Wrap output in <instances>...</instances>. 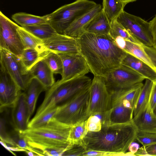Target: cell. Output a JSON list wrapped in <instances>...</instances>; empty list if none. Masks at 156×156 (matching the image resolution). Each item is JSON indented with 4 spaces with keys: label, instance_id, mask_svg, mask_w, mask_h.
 <instances>
[{
    "label": "cell",
    "instance_id": "obj_1",
    "mask_svg": "<svg viewBox=\"0 0 156 156\" xmlns=\"http://www.w3.org/2000/svg\"><path fill=\"white\" fill-rule=\"evenodd\" d=\"M76 39L80 53L94 76L105 78L121 65L127 54L110 34L99 35L85 32Z\"/></svg>",
    "mask_w": 156,
    "mask_h": 156
},
{
    "label": "cell",
    "instance_id": "obj_2",
    "mask_svg": "<svg viewBox=\"0 0 156 156\" xmlns=\"http://www.w3.org/2000/svg\"><path fill=\"white\" fill-rule=\"evenodd\" d=\"M138 132L132 120L122 124H105L99 131H88L82 143L87 150L126 153L136 141Z\"/></svg>",
    "mask_w": 156,
    "mask_h": 156
},
{
    "label": "cell",
    "instance_id": "obj_3",
    "mask_svg": "<svg viewBox=\"0 0 156 156\" xmlns=\"http://www.w3.org/2000/svg\"><path fill=\"white\" fill-rule=\"evenodd\" d=\"M72 126L61 122L54 117L42 126L28 128L18 132L31 147L40 155L47 149H55L64 152L71 145L69 136Z\"/></svg>",
    "mask_w": 156,
    "mask_h": 156
},
{
    "label": "cell",
    "instance_id": "obj_4",
    "mask_svg": "<svg viewBox=\"0 0 156 156\" xmlns=\"http://www.w3.org/2000/svg\"><path fill=\"white\" fill-rule=\"evenodd\" d=\"M91 81L86 75L64 81L58 80L47 90L43 101L34 116L65 103L89 87Z\"/></svg>",
    "mask_w": 156,
    "mask_h": 156
},
{
    "label": "cell",
    "instance_id": "obj_5",
    "mask_svg": "<svg viewBox=\"0 0 156 156\" xmlns=\"http://www.w3.org/2000/svg\"><path fill=\"white\" fill-rule=\"evenodd\" d=\"M89 0H76L44 16L47 22L57 33L64 34L65 30L75 20L97 5Z\"/></svg>",
    "mask_w": 156,
    "mask_h": 156
},
{
    "label": "cell",
    "instance_id": "obj_6",
    "mask_svg": "<svg viewBox=\"0 0 156 156\" xmlns=\"http://www.w3.org/2000/svg\"><path fill=\"white\" fill-rule=\"evenodd\" d=\"M90 86L58 105L54 117L61 122L72 126L87 120L88 118L87 111Z\"/></svg>",
    "mask_w": 156,
    "mask_h": 156
},
{
    "label": "cell",
    "instance_id": "obj_7",
    "mask_svg": "<svg viewBox=\"0 0 156 156\" xmlns=\"http://www.w3.org/2000/svg\"><path fill=\"white\" fill-rule=\"evenodd\" d=\"M112 107L111 95L108 91L105 78L94 76L90 86L87 115L107 112Z\"/></svg>",
    "mask_w": 156,
    "mask_h": 156
},
{
    "label": "cell",
    "instance_id": "obj_8",
    "mask_svg": "<svg viewBox=\"0 0 156 156\" xmlns=\"http://www.w3.org/2000/svg\"><path fill=\"white\" fill-rule=\"evenodd\" d=\"M146 79L136 71L122 64L105 78L107 87L110 94L142 83Z\"/></svg>",
    "mask_w": 156,
    "mask_h": 156
},
{
    "label": "cell",
    "instance_id": "obj_9",
    "mask_svg": "<svg viewBox=\"0 0 156 156\" xmlns=\"http://www.w3.org/2000/svg\"><path fill=\"white\" fill-rule=\"evenodd\" d=\"M19 25L0 12V48L20 58L24 48L17 31Z\"/></svg>",
    "mask_w": 156,
    "mask_h": 156
},
{
    "label": "cell",
    "instance_id": "obj_10",
    "mask_svg": "<svg viewBox=\"0 0 156 156\" xmlns=\"http://www.w3.org/2000/svg\"><path fill=\"white\" fill-rule=\"evenodd\" d=\"M116 20L143 44L153 46L149 22L124 10L119 15Z\"/></svg>",
    "mask_w": 156,
    "mask_h": 156
},
{
    "label": "cell",
    "instance_id": "obj_11",
    "mask_svg": "<svg viewBox=\"0 0 156 156\" xmlns=\"http://www.w3.org/2000/svg\"><path fill=\"white\" fill-rule=\"evenodd\" d=\"M0 69L7 73L21 90H26L32 78L24 74L19 58L8 51L0 48Z\"/></svg>",
    "mask_w": 156,
    "mask_h": 156
},
{
    "label": "cell",
    "instance_id": "obj_12",
    "mask_svg": "<svg viewBox=\"0 0 156 156\" xmlns=\"http://www.w3.org/2000/svg\"><path fill=\"white\" fill-rule=\"evenodd\" d=\"M58 54L60 57L62 63V73L60 80L61 81H64L85 75L90 72L86 60L80 53Z\"/></svg>",
    "mask_w": 156,
    "mask_h": 156
},
{
    "label": "cell",
    "instance_id": "obj_13",
    "mask_svg": "<svg viewBox=\"0 0 156 156\" xmlns=\"http://www.w3.org/2000/svg\"><path fill=\"white\" fill-rule=\"evenodd\" d=\"M21 90L5 71L0 69V111L6 108H12L17 101Z\"/></svg>",
    "mask_w": 156,
    "mask_h": 156
},
{
    "label": "cell",
    "instance_id": "obj_14",
    "mask_svg": "<svg viewBox=\"0 0 156 156\" xmlns=\"http://www.w3.org/2000/svg\"><path fill=\"white\" fill-rule=\"evenodd\" d=\"M43 41L48 50L58 53L71 54L80 53L79 45L76 38L57 33Z\"/></svg>",
    "mask_w": 156,
    "mask_h": 156
},
{
    "label": "cell",
    "instance_id": "obj_15",
    "mask_svg": "<svg viewBox=\"0 0 156 156\" xmlns=\"http://www.w3.org/2000/svg\"><path fill=\"white\" fill-rule=\"evenodd\" d=\"M12 108V120L15 131L20 132L27 129L29 122L26 95L24 92H21Z\"/></svg>",
    "mask_w": 156,
    "mask_h": 156
},
{
    "label": "cell",
    "instance_id": "obj_16",
    "mask_svg": "<svg viewBox=\"0 0 156 156\" xmlns=\"http://www.w3.org/2000/svg\"><path fill=\"white\" fill-rule=\"evenodd\" d=\"M143 84L138 83L111 93L112 107L122 104L133 110Z\"/></svg>",
    "mask_w": 156,
    "mask_h": 156
},
{
    "label": "cell",
    "instance_id": "obj_17",
    "mask_svg": "<svg viewBox=\"0 0 156 156\" xmlns=\"http://www.w3.org/2000/svg\"><path fill=\"white\" fill-rule=\"evenodd\" d=\"M102 6L100 4L84 14L75 20L65 30L64 34L77 38L86 31L88 26L101 11Z\"/></svg>",
    "mask_w": 156,
    "mask_h": 156
},
{
    "label": "cell",
    "instance_id": "obj_18",
    "mask_svg": "<svg viewBox=\"0 0 156 156\" xmlns=\"http://www.w3.org/2000/svg\"><path fill=\"white\" fill-rule=\"evenodd\" d=\"M132 121L138 131L156 133V116L153 112L150 101L146 108L133 117Z\"/></svg>",
    "mask_w": 156,
    "mask_h": 156
},
{
    "label": "cell",
    "instance_id": "obj_19",
    "mask_svg": "<svg viewBox=\"0 0 156 156\" xmlns=\"http://www.w3.org/2000/svg\"><path fill=\"white\" fill-rule=\"evenodd\" d=\"M47 89L36 78H32L30 80L27 89L24 91L26 95L29 122L35 110L38 96L41 93Z\"/></svg>",
    "mask_w": 156,
    "mask_h": 156
},
{
    "label": "cell",
    "instance_id": "obj_20",
    "mask_svg": "<svg viewBox=\"0 0 156 156\" xmlns=\"http://www.w3.org/2000/svg\"><path fill=\"white\" fill-rule=\"evenodd\" d=\"M29 73L32 78H36L48 89L55 82L54 73L42 59L38 62Z\"/></svg>",
    "mask_w": 156,
    "mask_h": 156
},
{
    "label": "cell",
    "instance_id": "obj_21",
    "mask_svg": "<svg viewBox=\"0 0 156 156\" xmlns=\"http://www.w3.org/2000/svg\"><path fill=\"white\" fill-rule=\"evenodd\" d=\"M122 64L129 67L153 81L156 80V72L150 66L141 60L127 53Z\"/></svg>",
    "mask_w": 156,
    "mask_h": 156
},
{
    "label": "cell",
    "instance_id": "obj_22",
    "mask_svg": "<svg viewBox=\"0 0 156 156\" xmlns=\"http://www.w3.org/2000/svg\"><path fill=\"white\" fill-rule=\"evenodd\" d=\"M133 109L122 104L112 107L108 111V124H122L131 121L133 118Z\"/></svg>",
    "mask_w": 156,
    "mask_h": 156
},
{
    "label": "cell",
    "instance_id": "obj_23",
    "mask_svg": "<svg viewBox=\"0 0 156 156\" xmlns=\"http://www.w3.org/2000/svg\"><path fill=\"white\" fill-rule=\"evenodd\" d=\"M17 31L24 49H34L44 55L48 50L42 40L37 37L23 27L18 26Z\"/></svg>",
    "mask_w": 156,
    "mask_h": 156
},
{
    "label": "cell",
    "instance_id": "obj_24",
    "mask_svg": "<svg viewBox=\"0 0 156 156\" xmlns=\"http://www.w3.org/2000/svg\"><path fill=\"white\" fill-rule=\"evenodd\" d=\"M111 23L102 10L89 24L86 31L99 35L109 34Z\"/></svg>",
    "mask_w": 156,
    "mask_h": 156
},
{
    "label": "cell",
    "instance_id": "obj_25",
    "mask_svg": "<svg viewBox=\"0 0 156 156\" xmlns=\"http://www.w3.org/2000/svg\"><path fill=\"white\" fill-rule=\"evenodd\" d=\"M153 83V81L149 79H145L133 109V117L140 114L147 105L150 101Z\"/></svg>",
    "mask_w": 156,
    "mask_h": 156
},
{
    "label": "cell",
    "instance_id": "obj_26",
    "mask_svg": "<svg viewBox=\"0 0 156 156\" xmlns=\"http://www.w3.org/2000/svg\"><path fill=\"white\" fill-rule=\"evenodd\" d=\"M43 55L35 49H24L19 58L24 74H28L32 67L42 59Z\"/></svg>",
    "mask_w": 156,
    "mask_h": 156
},
{
    "label": "cell",
    "instance_id": "obj_27",
    "mask_svg": "<svg viewBox=\"0 0 156 156\" xmlns=\"http://www.w3.org/2000/svg\"><path fill=\"white\" fill-rule=\"evenodd\" d=\"M142 44L126 40V45L123 50L127 53L145 63L156 72V68L154 65Z\"/></svg>",
    "mask_w": 156,
    "mask_h": 156
},
{
    "label": "cell",
    "instance_id": "obj_28",
    "mask_svg": "<svg viewBox=\"0 0 156 156\" xmlns=\"http://www.w3.org/2000/svg\"><path fill=\"white\" fill-rule=\"evenodd\" d=\"M126 5L120 0H103L102 10L111 23L124 10Z\"/></svg>",
    "mask_w": 156,
    "mask_h": 156
},
{
    "label": "cell",
    "instance_id": "obj_29",
    "mask_svg": "<svg viewBox=\"0 0 156 156\" xmlns=\"http://www.w3.org/2000/svg\"><path fill=\"white\" fill-rule=\"evenodd\" d=\"M12 18L23 27L48 23L44 16H39L23 12L12 15Z\"/></svg>",
    "mask_w": 156,
    "mask_h": 156
},
{
    "label": "cell",
    "instance_id": "obj_30",
    "mask_svg": "<svg viewBox=\"0 0 156 156\" xmlns=\"http://www.w3.org/2000/svg\"><path fill=\"white\" fill-rule=\"evenodd\" d=\"M23 27L42 40L49 38L58 33L48 23L28 26Z\"/></svg>",
    "mask_w": 156,
    "mask_h": 156
},
{
    "label": "cell",
    "instance_id": "obj_31",
    "mask_svg": "<svg viewBox=\"0 0 156 156\" xmlns=\"http://www.w3.org/2000/svg\"><path fill=\"white\" fill-rule=\"evenodd\" d=\"M111 26L109 34L114 39L118 37H121L126 41L138 44H143L118 22L116 19L111 23Z\"/></svg>",
    "mask_w": 156,
    "mask_h": 156
},
{
    "label": "cell",
    "instance_id": "obj_32",
    "mask_svg": "<svg viewBox=\"0 0 156 156\" xmlns=\"http://www.w3.org/2000/svg\"><path fill=\"white\" fill-rule=\"evenodd\" d=\"M54 74L62 75L63 66L62 59L58 54L48 50L44 55L42 59Z\"/></svg>",
    "mask_w": 156,
    "mask_h": 156
},
{
    "label": "cell",
    "instance_id": "obj_33",
    "mask_svg": "<svg viewBox=\"0 0 156 156\" xmlns=\"http://www.w3.org/2000/svg\"><path fill=\"white\" fill-rule=\"evenodd\" d=\"M88 132L86 120L78 122L72 126L69 136L70 143L71 144L82 143Z\"/></svg>",
    "mask_w": 156,
    "mask_h": 156
},
{
    "label": "cell",
    "instance_id": "obj_34",
    "mask_svg": "<svg viewBox=\"0 0 156 156\" xmlns=\"http://www.w3.org/2000/svg\"><path fill=\"white\" fill-rule=\"evenodd\" d=\"M58 106L47 110L37 116H34L28 122V128L38 127L46 124L55 116L57 111Z\"/></svg>",
    "mask_w": 156,
    "mask_h": 156
},
{
    "label": "cell",
    "instance_id": "obj_35",
    "mask_svg": "<svg viewBox=\"0 0 156 156\" xmlns=\"http://www.w3.org/2000/svg\"><path fill=\"white\" fill-rule=\"evenodd\" d=\"M136 141L146 147L156 143V133L138 131Z\"/></svg>",
    "mask_w": 156,
    "mask_h": 156
},
{
    "label": "cell",
    "instance_id": "obj_36",
    "mask_svg": "<svg viewBox=\"0 0 156 156\" xmlns=\"http://www.w3.org/2000/svg\"><path fill=\"white\" fill-rule=\"evenodd\" d=\"M134 156L130 152L119 153L100 151L92 150H87L83 154L82 156Z\"/></svg>",
    "mask_w": 156,
    "mask_h": 156
},
{
    "label": "cell",
    "instance_id": "obj_37",
    "mask_svg": "<svg viewBox=\"0 0 156 156\" xmlns=\"http://www.w3.org/2000/svg\"><path fill=\"white\" fill-rule=\"evenodd\" d=\"M86 125L88 131L97 132L102 127L101 119L97 115L90 116L86 120Z\"/></svg>",
    "mask_w": 156,
    "mask_h": 156
},
{
    "label": "cell",
    "instance_id": "obj_38",
    "mask_svg": "<svg viewBox=\"0 0 156 156\" xmlns=\"http://www.w3.org/2000/svg\"><path fill=\"white\" fill-rule=\"evenodd\" d=\"M86 150L82 143L72 144L62 156H82Z\"/></svg>",
    "mask_w": 156,
    "mask_h": 156
},
{
    "label": "cell",
    "instance_id": "obj_39",
    "mask_svg": "<svg viewBox=\"0 0 156 156\" xmlns=\"http://www.w3.org/2000/svg\"><path fill=\"white\" fill-rule=\"evenodd\" d=\"M0 141L7 145L17 146L11 136L8 134L6 132L5 121L4 119L0 118Z\"/></svg>",
    "mask_w": 156,
    "mask_h": 156
},
{
    "label": "cell",
    "instance_id": "obj_40",
    "mask_svg": "<svg viewBox=\"0 0 156 156\" xmlns=\"http://www.w3.org/2000/svg\"><path fill=\"white\" fill-rule=\"evenodd\" d=\"M16 131V133H15L14 135L11 136L16 146L26 150L33 151L36 153L38 156H39V154L29 146L25 139L20 135L19 133Z\"/></svg>",
    "mask_w": 156,
    "mask_h": 156
},
{
    "label": "cell",
    "instance_id": "obj_41",
    "mask_svg": "<svg viewBox=\"0 0 156 156\" xmlns=\"http://www.w3.org/2000/svg\"><path fill=\"white\" fill-rule=\"evenodd\" d=\"M135 156H156V143L140 148Z\"/></svg>",
    "mask_w": 156,
    "mask_h": 156
},
{
    "label": "cell",
    "instance_id": "obj_42",
    "mask_svg": "<svg viewBox=\"0 0 156 156\" xmlns=\"http://www.w3.org/2000/svg\"><path fill=\"white\" fill-rule=\"evenodd\" d=\"M142 45L154 65L156 68V49L153 47L147 46L143 44Z\"/></svg>",
    "mask_w": 156,
    "mask_h": 156
},
{
    "label": "cell",
    "instance_id": "obj_43",
    "mask_svg": "<svg viewBox=\"0 0 156 156\" xmlns=\"http://www.w3.org/2000/svg\"><path fill=\"white\" fill-rule=\"evenodd\" d=\"M149 23L150 30L152 38V47L156 49V14L149 22Z\"/></svg>",
    "mask_w": 156,
    "mask_h": 156
},
{
    "label": "cell",
    "instance_id": "obj_44",
    "mask_svg": "<svg viewBox=\"0 0 156 156\" xmlns=\"http://www.w3.org/2000/svg\"><path fill=\"white\" fill-rule=\"evenodd\" d=\"M150 103L152 109L156 105V80L154 81L150 97Z\"/></svg>",
    "mask_w": 156,
    "mask_h": 156
},
{
    "label": "cell",
    "instance_id": "obj_45",
    "mask_svg": "<svg viewBox=\"0 0 156 156\" xmlns=\"http://www.w3.org/2000/svg\"><path fill=\"white\" fill-rule=\"evenodd\" d=\"M114 40L117 45L123 50L126 45V40L121 37H118Z\"/></svg>",
    "mask_w": 156,
    "mask_h": 156
},
{
    "label": "cell",
    "instance_id": "obj_46",
    "mask_svg": "<svg viewBox=\"0 0 156 156\" xmlns=\"http://www.w3.org/2000/svg\"><path fill=\"white\" fill-rule=\"evenodd\" d=\"M139 148V144L133 142L130 144L128 149L129 152H130L135 156V154L138 151Z\"/></svg>",
    "mask_w": 156,
    "mask_h": 156
},
{
    "label": "cell",
    "instance_id": "obj_47",
    "mask_svg": "<svg viewBox=\"0 0 156 156\" xmlns=\"http://www.w3.org/2000/svg\"><path fill=\"white\" fill-rule=\"evenodd\" d=\"M25 152L28 156H38V155L36 153H35V152H34L33 151H31L26 150L25 151Z\"/></svg>",
    "mask_w": 156,
    "mask_h": 156
},
{
    "label": "cell",
    "instance_id": "obj_48",
    "mask_svg": "<svg viewBox=\"0 0 156 156\" xmlns=\"http://www.w3.org/2000/svg\"><path fill=\"white\" fill-rule=\"evenodd\" d=\"M122 2H123L126 3L127 4L128 3H129L130 2H135L137 0H120Z\"/></svg>",
    "mask_w": 156,
    "mask_h": 156
},
{
    "label": "cell",
    "instance_id": "obj_49",
    "mask_svg": "<svg viewBox=\"0 0 156 156\" xmlns=\"http://www.w3.org/2000/svg\"><path fill=\"white\" fill-rule=\"evenodd\" d=\"M152 110L156 116V105L154 108L152 109Z\"/></svg>",
    "mask_w": 156,
    "mask_h": 156
}]
</instances>
